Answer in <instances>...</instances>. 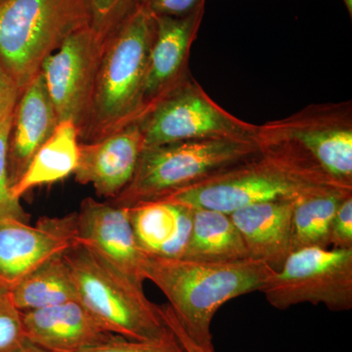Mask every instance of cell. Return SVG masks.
Wrapping results in <instances>:
<instances>
[{
    "instance_id": "cell-1",
    "label": "cell",
    "mask_w": 352,
    "mask_h": 352,
    "mask_svg": "<svg viewBox=\"0 0 352 352\" xmlns=\"http://www.w3.org/2000/svg\"><path fill=\"white\" fill-rule=\"evenodd\" d=\"M154 34V15L135 3L108 34L78 126L80 142L108 138L143 117V89Z\"/></svg>"
},
{
    "instance_id": "cell-2",
    "label": "cell",
    "mask_w": 352,
    "mask_h": 352,
    "mask_svg": "<svg viewBox=\"0 0 352 352\" xmlns=\"http://www.w3.org/2000/svg\"><path fill=\"white\" fill-rule=\"evenodd\" d=\"M329 188L352 190L289 152L263 147L252 156L160 200L231 214L252 204L295 201Z\"/></svg>"
},
{
    "instance_id": "cell-3",
    "label": "cell",
    "mask_w": 352,
    "mask_h": 352,
    "mask_svg": "<svg viewBox=\"0 0 352 352\" xmlns=\"http://www.w3.org/2000/svg\"><path fill=\"white\" fill-rule=\"evenodd\" d=\"M274 270L252 258L235 261H206L148 254L146 280L166 296L187 333L201 344L212 342L210 325L229 300L261 292Z\"/></svg>"
},
{
    "instance_id": "cell-4",
    "label": "cell",
    "mask_w": 352,
    "mask_h": 352,
    "mask_svg": "<svg viewBox=\"0 0 352 352\" xmlns=\"http://www.w3.org/2000/svg\"><path fill=\"white\" fill-rule=\"evenodd\" d=\"M91 21L88 0L0 2V64L20 94L41 73L46 58Z\"/></svg>"
},
{
    "instance_id": "cell-5",
    "label": "cell",
    "mask_w": 352,
    "mask_h": 352,
    "mask_svg": "<svg viewBox=\"0 0 352 352\" xmlns=\"http://www.w3.org/2000/svg\"><path fill=\"white\" fill-rule=\"evenodd\" d=\"M258 152L250 139H204L144 147L131 182L107 200L129 208L156 201Z\"/></svg>"
},
{
    "instance_id": "cell-6",
    "label": "cell",
    "mask_w": 352,
    "mask_h": 352,
    "mask_svg": "<svg viewBox=\"0 0 352 352\" xmlns=\"http://www.w3.org/2000/svg\"><path fill=\"white\" fill-rule=\"evenodd\" d=\"M63 256L78 300L109 332L127 340H149L168 331L159 305L148 300L144 288L85 245L76 243Z\"/></svg>"
},
{
    "instance_id": "cell-7",
    "label": "cell",
    "mask_w": 352,
    "mask_h": 352,
    "mask_svg": "<svg viewBox=\"0 0 352 352\" xmlns=\"http://www.w3.org/2000/svg\"><path fill=\"white\" fill-rule=\"evenodd\" d=\"M256 146L276 145L316 164L336 182L352 187V122L349 104L314 106L256 126Z\"/></svg>"
},
{
    "instance_id": "cell-8",
    "label": "cell",
    "mask_w": 352,
    "mask_h": 352,
    "mask_svg": "<svg viewBox=\"0 0 352 352\" xmlns=\"http://www.w3.org/2000/svg\"><path fill=\"white\" fill-rule=\"evenodd\" d=\"M261 292L278 309L309 302L347 311L352 308V249L309 247L292 252Z\"/></svg>"
},
{
    "instance_id": "cell-9",
    "label": "cell",
    "mask_w": 352,
    "mask_h": 352,
    "mask_svg": "<svg viewBox=\"0 0 352 352\" xmlns=\"http://www.w3.org/2000/svg\"><path fill=\"white\" fill-rule=\"evenodd\" d=\"M144 147L204 140L250 139L256 126L219 107L200 85L182 80L139 120Z\"/></svg>"
},
{
    "instance_id": "cell-10",
    "label": "cell",
    "mask_w": 352,
    "mask_h": 352,
    "mask_svg": "<svg viewBox=\"0 0 352 352\" xmlns=\"http://www.w3.org/2000/svg\"><path fill=\"white\" fill-rule=\"evenodd\" d=\"M76 241V212L41 217L34 226L0 219V293H10L43 264L63 256Z\"/></svg>"
},
{
    "instance_id": "cell-11",
    "label": "cell",
    "mask_w": 352,
    "mask_h": 352,
    "mask_svg": "<svg viewBox=\"0 0 352 352\" xmlns=\"http://www.w3.org/2000/svg\"><path fill=\"white\" fill-rule=\"evenodd\" d=\"M105 38L87 25L72 34L43 62L41 74L59 122L71 120L76 129L80 126Z\"/></svg>"
},
{
    "instance_id": "cell-12",
    "label": "cell",
    "mask_w": 352,
    "mask_h": 352,
    "mask_svg": "<svg viewBox=\"0 0 352 352\" xmlns=\"http://www.w3.org/2000/svg\"><path fill=\"white\" fill-rule=\"evenodd\" d=\"M76 241L143 288L148 254L136 241L127 208L85 198L76 212Z\"/></svg>"
},
{
    "instance_id": "cell-13",
    "label": "cell",
    "mask_w": 352,
    "mask_h": 352,
    "mask_svg": "<svg viewBox=\"0 0 352 352\" xmlns=\"http://www.w3.org/2000/svg\"><path fill=\"white\" fill-rule=\"evenodd\" d=\"M143 148L138 122L101 140L80 142L76 182L91 185L99 197L115 198L131 182Z\"/></svg>"
},
{
    "instance_id": "cell-14",
    "label": "cell",
    "mask_w": 352,
    "mask_h": 352,
    "mask_svg": "<svg viewBox=\"0 0 352 352\" xmlns=\"http://www.w3.org/2000/svg\"><path fill=\"white\" fill-rule=\"evenodd\" d=\"M203 12L201 6L184 17L154 16V38L148 57L143 89L144 115L183 80L185 61L201 24Z\"/></svg>"
},
{
    "instance_id": "cell-15",
    "label": "cell",
    "mask_w": 352,
    "mask_h": 352,
    "mask_svg": "<svg viewBox=\"0 0 352 352\" xmlns=\"http://www.w3.org/2000/svg\"><path fill=\"white\" fill-rule=\"evenodd\" d=\"M25 338L52 352L82 351L119 336L109 332L80 300L23 312Z\"/></svg>"
},
{
    "instance_id": "cell-16",
    "label": "cell",
    "mask_w": 352,
    "mask_h": 352,
    "mask_svg": "<svg viewBox=\"0 0 352 352\" xmlns=\"http://www.w3.org/2000/svg\"><path fill=\"white\" fill-rule=\"evenodd\" d=\"M58 122L43 76L39 73L20 94L14 111L7 150L10 188L19 182L39 148L52 135Z\"/></svg>"
},
{
    "instance_id": "cell-17",
    "label": "cell",
    "mask_w": 352,
    "mask_h": 352,
    "mask_svg": "<svg viewBox=\"0 0 352 352\" xmlns=\"http://www.w3.org/2000/svg\"><path fill=\"white\" fill-rule=\"evenodd\" d=\"M294 201L252 204L230 217L244 240L250 258L280 270L292 252Z\"/></svg>"
},
{
    "instance_id": "cell-18",
    "label": "cell",
    "mask_w": 352,
    "mask_h": 352,
    "mask_svg": "<svg viewBox=\"0 0 352 352\" xmlns=\"http://www.w3.org/2000/svg\"><path fill=\"white\" fill-rule=\"evenodd\" d=\"M139 247L150 256L182 258L188 245L193 208L168 200L127 208Z\"/></svg>"
},
{
    "instance_id": "cell-19",
    "label": "cell",
    "mask_w": 352,
    "mask_h": 352,
    "mask_svg": "<svg viewBox=\"0 0 352 352\" xmlns=\"http://www.w3.org/2000/svg\"><path fill=\"white\" fill-rule=\"evenodd\" d=\"M80 144L76 124L71 120L58 122L52 135L39 148L24 175L11 188L13 198L20 200L32 189L73 175L80 160Z\"/></svg>"
},
{
    "instance_id": "cell-20",
    "label": "cell",
    "mask_w": 352,
    "mask_h": 352,
    "mask_svg": "<svg viewBox=\"0 0 352 352\" xmlns=\"http://www.w3.org/2000/svg\"><path fill=\"white\" fill-rule=\"evenodd\" d=\"M182 258L206 261L249 258V252L230 214L210 208H193V223Z\"/></svg>"
},
{
    "instance_id": "cell-21",
    "label": "cell",
    "mask_w": 352,
    "mask_h": 352,
    "mask_svg": "<svg viewBox=\"0 0 352 352\" xmlns=\"http://www.w3.org/2000/svg\"><path fill=\"white\" fill-rule=\"evenodd\" d=\"M352 190L329 188L308 193L294 201L292 252L305 248H328L331 222Z\"/></svg>"
},
{
    "instance_id": "cell-22",
    "label": "cell",
    "mask_w": 352,
    "mask_h": 352,
    "mask_svg": "<svg viewBox=\"0 0 352 352\" xmlns=\"http://www.w3.org/2000/svg\"><path fill=\"white\" fill-rule=\"evenodd\" d=\"M20 311L41 309L78 300L73 277L63 256L51 259L8 293Z\"/></svg>"
},
{
    "instance_id": "cell-23",
    "label": "cell",
    "mask_w": 352,
    "mask_h": 352,
    "mask_svg": "<svg viewBox=\"0 0 352 352\" xmlns=\"http://www.w3.org/2000/svg\"><path fill=\"white\" fill-rule=\"evenodd\" d=\"M15 107L7 111L0 118V219H15L29 221V214L21 206L20 200L13 198L11 194L7 173V150Z\"/></svg>"
},
{
    "instance_id": "cell-24",
    "label": "cell",
    "mask_w": 352,
    "mask_h": 352,
    "mask_svg": "<svg viewBox=\"0 0 352 352\" xmlns=\"http://www.w3.org/2000/svg\"><path fill=\"white\" fill-rule=\"evenodd\" d=\"M71 352H186L179 340L168 331L157 339L149 340H133L117 337L115 340L100 346L89 347L82 351Z\"/></svg>"
},
{
    "instance_id": "cell-25",
    "label": "cell",
    "mask_w": 352,
    "mask_h": 352,
    "mask_svg": "<svg viewBox=\"0 0 352 352\" xmlns=\"http://www.w3.org/2000/svg\"><path fill=\"white\" fill-rule=\"evenodd\" d=\"M27 340L23 312L7 293H0V352H15Z\"/></svg>"
},
{
    "instance_id": "cell-26",
    "label": "cell",
    "mask_w": 352,
    "mask_h": 352,
    "mask_svg": "<svg viewBox=\"0 0 352 352\" xmlns=\"http://www.w3.org/2000/svg\"><path fill=\"white\" fill-rule=\"evenodd\" d=\"M88 3L92 28L105 38L129 13L135 0H88Z\"/></svg>"
},
{
    "instance_id": "cell-27",
    "label": "cell",
    "mask_w": 352,
    "mask_h": 352,
    "mask_svg": "<svg viewBox=\"0 0 352 352\" xmlns=\"http://www.w3.org/2000/svg\"><path fill=\"white\" fill-rule=\"evenodd\" d=\"M329 243L333 249H352V195L342 200L333 215Z\"/></svg>"
},
{
    "instance_id": "cell-28",
    "label": "cell",
    "mask_w": 352,
    "mask_h": 352,
    "mask_svg": "<svg viewBox=\"0 0 352 352\" xmlns=\"http://www.w3.org/2000/svg\"><path fill=\"white\" fill-rule=\"evenodd\" d=\"M152 15L184 17L205 4V0H135Z\"/></svg>"
},
{
    "instance_id": "cell-29",
    "label": "cell",
    "mask_w": 352,
    "mask_h": 352,
    "mask_svg": "<svg viewBox=\"0 0 352 352\" xmlns=\"http://www.w3.org/2000/svg\"><path fill=\"white\" fill-rule=\"evenodd\" d=\"M160 312L164 324L175 333L180 344L184 347L186 352H215L212 342L201 344L194 340L188 333L185 331L173 310L168 305H159Z\"/></svg>"
},
{
    "instance_id": "cell-30",
    "label": "cell",
    "mask_w": 352,
    "mask_h": 352,
    "mask_svg": "<svg viewBox=\"0 0 352 352\" xmlns=\"http://www.w3.org/2000/svg\"><path fill=\"white\" fill-rule=\"evenodd\" d=\"M19 96L17 85L0 64V118L7 111L15 107Z\"/></svg>"
},
{
    "instance_id": "cell-31",
    "label": "cell",
    "mask_w": 352,
    "mask_h": 352,
    "mask_svg": "<svg viewBox=\"0 0 352 352\" xmlns=\"http://www.w3.org/2000/svg\"><path fill=\"white\" fill-rule=\"evenodd\" d=\"M15 352H52L48 349H43V347L36 346L32 344L30 340H25L23 346L19 347Z\"/></svg>"
},
{
    "instance_id": "cell-32",
    "label": "cell",
    "mask_w": 352,
    "mask_h": 352,
    "mask_svg": "<svg viewBox=\"0 0 352 352\" xmlns=\"http://www.w3.org/2000/svg\"><path fill=\"white\" fill-rule=\"evenodd\" d=\"M344 4H346L347 11H349V15H352V0H344Z\"/></svg>"
},
{
    "instance_id": "cell-33",
    "label": "cell",
    "mask_w": 352,
    "mask_h": 352,
    "mask_svg": "<svg viewBox=\"0 0 352 352\" xmlns=\"http://www.w3.org/2000/svg\"><path fill=\"white\" fill-rule=\"evenodd\" d=\"M1 1H2V0H0V2H1Z\"/></svg>"
}]
</instances>
